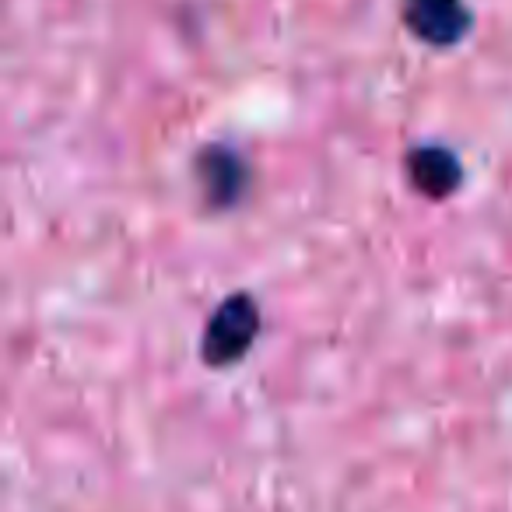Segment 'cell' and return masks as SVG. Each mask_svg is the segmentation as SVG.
<instances>
[{"label":"cell","mask_w":512,"mask_h":512,"mask_svg":"<svg viewBox=\"0 0 512 512\" xmlns=\"http://www.w3.org/2000/svg\"><path fill=\"white\" fill-rule=\"evenodd\" d=\"M407 29L432 46H453L470 32V8L463 0H404Z\"/></svg>","instance_id":"obj_2"},{"label":"cell","mask_w":512,"mask_h":512,"mask_svg":"<svg viewBox=\"0 0 512 512\" xmlns=\"http://www.w3.org/2000/svg\"><path fill=\"white\" fill-rule=\"evenodd\" d=\"M260 330V309L249 295H232L221 302L218 313L211 316L204 334V362L207 365H232L249 351Z\"/></svg>","instance_id":"obj_1"},{"label":"cell","mask_w":512,"mask_h":512,"mask_svg":"<svg viewBox=\"0 0 512 512\" xmlns=\"http://www.w3.org/2000/svg\"><path fill=\"white\" fill-rule=\"evenodd\" d=\"M200 176H204V190L214 204H232L239 197L242 183H246L242 162L225 148H207L200 155Z\"/></svg>","instance_id":"obj_4"},{"label":"cell","mask_w":512,"mask_h":512,"mask_svg":"<svg viewBox=\"0 0 512 512\" xmlns=\"http://www.w3.org/2000/svg\"><path fill=\"white\" fill-rule=\"evenodd\" d=\"M407 176L428 197H446L460 183V162L446 148H418L407 158Z\"/></svg>","instance_id":"obj_3"}]
</instances>
